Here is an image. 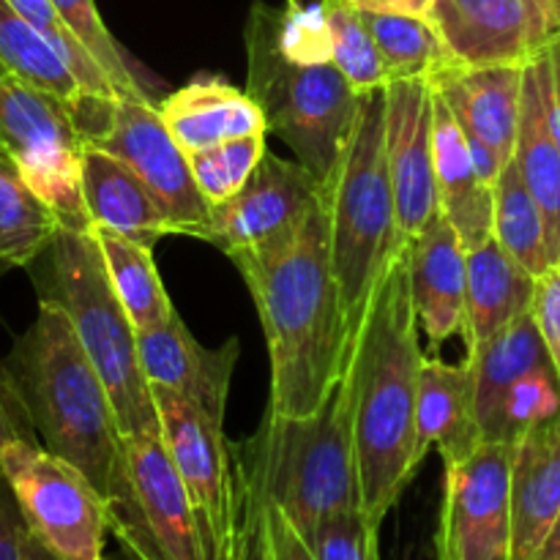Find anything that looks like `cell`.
Returning <instances> with one entry per match:
<instances>
[{
  "mask_svg": "<svg viewBox=\"0 0 560 560\" xmlns=\"http://www.w3.org/2000/svg\"><path fill=\"white\" fill-rule=\"evenodd\" d=\"M60 228L58 213L0 142V257L11 268H27L52 244Z\"/></svg>",
  "mask_w": 560,
  "mask_h": 560,
  "instance_id": "cell-29",
  "label": "cell"
},
{
  "mask_svg": "<svg viewBox=\"0 0 560 560\" xmlns=\"http://www.w3.org/2000/svg\"><path fill=\"white\" fill-rule=\"evenodd\" d=\"M27 530L58 560H104L102 492L42 441H14L0 457Z\"/></svg>",
  "mask_w": 560,
  "mask_h": 560,
  "instance_id": "cell-11",
  "label": "cell"
},
{
  "mask_svg": "<svg viewBox=\"0 0 560 560\" xmlns=\"http://www.w3.org/2000/svg\"><path fill=\"white\" fill-rule=\"evenodd\" d=\"M230 260L244 277L271 359L268 410L315 413L348 361V320L331 266L326 197L288 241L241 252Z\"/></svg>",
  "mask_w": 560,
  "mask_h": 560,
  "instance_id": "cell-1",
  "label": "cell"
},
{
  "mask_svg": "<svg viewBox=\"0 0 560 560\" xmlns=\"http://www.w3.org/2000/svg\"><path fill=\"white\" fill-rule=\"evenodd\" d=\"M485 443L476 419L474 370L468 361L446 364L435 355H424L416 402V459L438 448L443 465L470 457Z\"/></svg>",
  "mask_w": 560,
  "mask_h": 560,
  "instance_id": "cell-20",
  "label": "cell"
},
{
  "mask_svg": "<svg viewBox=\"0 0 560 560\" xmlns=\"http://www.w3.org/2000/svg\"><path fill=\"white\" fill-rule=\"evenodd\" d=\"M465 361L474 370L476 419H479L481 438L485 443H498L501 410L509 392L514 388V383L523 381L534 370L552 366L550 353H547L539 328L528 312L517 323L503 328L474 355H465Z\"/></svg>",
  "mask_w": 560,
  "mask_h": 560,
  "instance_id": "cell-28",
  "label": "cell"
},
{
  "mask_svg": "<svg viewBox=\"0 0 560 560\" xmlns=\"http://www.w3.org/2000/svg\"><path fill=\"white\" fill-rule=\"evenodd\" d=\"M0 63L63 102L85 131V140L98 135L107 124L113 102H93L11 0H0Z\"/></svg>",
  "mask_w": 560,
  "mask_h": 560,
  "instance_id": "cell-27",
  "label": "cell"
},
{
  "mask_svg": "<svg viewBox=\"0 0 560 560\" xmlns=\"http://www.w3.org/2000/svg\"><path fill=\"white\" fill-rule=\"evenodd\" d=\"M536 277L520 266L495 238L468 252V293H465V353L474 355L492 337L525 317L534 306Z\"/></svg>",
  "mask_w": 560,
  "mask_h": 560,
  "instance_id": "cell-24",
  "label": "cell"
},
{
  "mask_svg": "<svg viewBox=\"0 0 560 560\" xmlns=\"http://www.w3.org/2000/svg\"><path fill=\"white\" fill-rule=\"evenodd\" d=\"M410 295L416 317L432 350L457 337L465 323V293H468V249L457 230L441 217L421 230L405 246Z\"/></svg>",
  "mask_w": 560,
  "mask_h": 560,
  "instance_id": "cell-18",
  "label": "cell"
},
{
  "mask_svg": "<svg viewBox=\"0 0 560 560\" xmlns=\"http://www.w3.org/2000/svg\"><path fill=\"white\" fill-rule=\"evenodd\" d=\"M233 454L241 501L277 506L304 541L331 514L361 509L348 370L315 413L266 410L255 435Z\"/></svg>",
  "mask_w": 560,
  "mask_h": 560,
  "instance_id": "cell-4",
  "label": "cell"
},
{
  "mask_svg": "<svg viewBox=\"0 0 560 560\" xmlns=\"http://www.w3.org/2000/svg\"><path fill=\"white\" fill-rule=\"evenodd\" d=\"M320 9L334 66L348 77L361 96L383 91L388 85V71L366 25L364 11L350 0H320Z\"/></svg>",
  "mask_w": 560,
  "mask_h": 560,
  "instance_id": "cell-33",
  "label": "cell"
},
{
  "mask_svg": "<svg viewBox=\"0 0 560 560\" xmlns=\"http://www.w3.org/2000/svg\"><path fill=\"white\" fill-rule=\"evenodd\" d=\"M361 11H383V14H416L427 16L435 0H350Z\"/></svg>",
  "mask_w": 560,
  "mask_h": 560,
  "instance_id": "cell-43",
  "label": "cell"
},
{
  "mask_svg": "<svg viewBox=\"0 0 560 560\" xmlns=\"http://www.w3.org/2000/svg\"><path fill=\"white\" fill-rule=\"evenodd\" d=\"M383 131L397 224L405 246L441 217L435 180V88L427 77L383 88Z\"/></svg>",
  "mask_w": 560,
  "mask_h": 560,
  "instance_id": "cell-16",
  "label": "cell"
},
{
  "mask_svg": "<svg viewBox=\"0 0 560 560\" xmlns=\"http://www.w3.org/2000/svg\"><path fill=\"white\" fill-rule=\"evenodd\" d=\"M381 525L366 517L364 509L331 514L306 539L317 560H381L377 552Z\"/></svg>",
  "mask_w": 560,
  "mask_h": 560,
  "instance_id": "cell-38",
  "label": "cell"
},
{
  "mask_svg": "<svg viewBox=\"0 0 560 560\" xmlns=\"http://www.w3.org/2000/svg\"><path fill=\"white\" fill-rule=\"evenodd\" d=\"M383 91L361 96L359 118L326 191L331 266L342 295L348 339L355 337L383 277L405 252L397 224L383 131ZM350 345V342H348Z\"/></svg>",
  "mask_w": 560,
  "mask_h": 560,
  "instance_id": "cell-7",
  "label": "cell"
},
{
  "mask_svg": "<svg viewBox=\"0 0 560 560\" xmlns=\"http://www.w3.org/2000/svg\"><path fill=\"white\" fill-rule=\"evenodd\" d=\"M323 197V184L304 164L266 153L244 189L211 208L208 244L233 257L293 238Z\"/></svg>",
  "mask_w": 560,
  "mask_h": 560,
  "instance_id": "cell-15",
  "label": "cell"
},
{
  "mask_svg": "<svg viewBox=\"0 0 560 560\" xmlns=\"http://www.w3.org/2000/svg\"><path fill=\"white\" fill-rule=\"evenodd\" d=\"M536 328L541 334L552 366L560 377V266H552L541 277H536L534 306H530Z\"/></svg>",
  "mask_w": 560,
  "mask_h": 560,
  "instance_id": "cell-39",
  "label": "cell"
},
{
  "mask_svg": "<svg viewBox=\"0 0 560 560\" xmlns=\"http://www.w3.org/2000/svg\"><path fill=\"white\" fill-rule=\"evenodd\" d=\"M9 271H11V266L3 260V257H0V277H3V273H9Z\"/></svg>",
  "mask_w": 560,
  "mask_h": 560,
  "instance_id": "cell-47",
  "label": "cell"
},
{
  "mask_svg": "<svg viewBox=\"0 0 560 560\" xmlns=\"http://www.w3.org/2000/svg\"><path fill=\"white\" fill-rule=\"evenodd\" d=\"M159 113L186 153L206 151L235 137L268 135L260 104L224 77L197 74L162 98Z\"/></svg>",
  "mask_w": 560,
  "mask_h": 560,
  "instance_id": "cell-21",
  "label": "cell"
},
{
  "mask_svg": "<svg viewBox=\"0 0 560 560\" xmlns=\"http://www.w3.org/2000/svg\"><path fill=\"white\" fill-rule=\"evenodd\" d=\"M27 525L20 512L14 490L0 468V560H25Z\"/></svg>",
  "mask_w": 560,
  "mask_h": 560,
  "instance_id": "cell-41",
  "label": "cell"
},
{
  "mask_svg": "<svg viewBox=\"0 0 560 560\" xmlns=\"http://www.w3.org/2000/svg\"><path fill=\"white\" fill-rule=\"evenodd\" d=\"M244 38L246 91L268 131L326 186L353 135L361 93L334 66L320 3H255Z\"/></svg>",
  "mask_w": 560,
  "mask_h": 560,
  "instance_id": "cell-3",
  "label": "cell"
},
{
  "mask_svg": "<svg viewBox=\"0 0 560 560\" xmlns=\"http://www.w3.org/2000/svg\"><path fill=\"white\" fill-rule=\"evenodd\" d=\"M427 16L463 66H528L560 42V0H435Z\"/></svg>",
  "mask_w": 560,
  "mask_h": 560,
  "instance_id": "cell-14",
  "label": "cell"
},
{
  "mask_svg": "<svg viewBox=\"0 0 560 560\" xmlns=\"http://www.w3.org/2000/svg\"><path fill=\"white\" fill-rule=\"evenodd\" d=\"M25 560H58V558H55L52 552H49L47 547L42 545V541H36L31 534H27V541H25Z\"/></svg>",
  "mask_w": 560,
  "mask_h": 560,
  "instance_id": "cell-46",
  "label": "cell"
},
{
  "mask_svg": "<svg viewBox=\"0 0 560 560\" xmlns=\"http://www.w3.org/2000/svg\"><path fill=\"white\" fill-rule=\"evenodd\" d=\"M550 49L525 66L523 109L514 145V164L541 208L552 266H560V145L547 118Z\"/></svg>",
  "mask_w": 560,
  "mask_h": 560,
  "instance_id": "cell-25",
  "label": "cell"
},
{
  "mask_svg": "<svg viewBox=\"0 0 560 560\" xmlns=\"http://www.w3.org/2000/svg\"><path fill=\"white\" fill-rule=\"evenodd\" d=\"M560 410V377L556 366H541L514 383L501 410L498 443H514L530 427L552 419Z\"/></svg>",
  "mask_w": 560,
  "mask_h": 560,
  "instance_id": "cell-37",
  "label": "cell"
},
{
  "mask_svg": "<svg viewBox=\"0 0 560 560\" xmlns=\"http://www.w3.org/2000/svg\"><path fill=\"white\" fill-rule=\"evenodd\" d=\"M85 142L115 153L140 175L175 235L208 241L211 202L202 197L191 173L189 153L170 135L159 104L118 96L109 107L104 129Z\"/></svg>",
  "mask_w": 560,
  "mask_h": 560,
  "instance_id": "cell-12",
  "label": "cell"
},
{
  "mask_svg": "<svg viewBox=\"0 0 560 560\" xmlns=\"http://www.w3.org/2000/svg\"><path fill=\"white\" fill-rule=\"evenodd\" d=\"M52 3L66 20V25L74 31V36L85 44L88 52L102 66L104 74L109 77V82L118 91V96L148 98V102H153L151 88L140 80L137 66L131 63L129 55L120 49L113 33L107 31L93 0H52Z\"/></svg>",
  "mask_w": 560,
  "mask_h": 560,
  "instance_id": "cell-35",
  "label": "cell"
},
{
  "mask_svg": "<svg viewBox=\"0 0 560 560\" xmlns=\"http://www.w3.org/2000/svg\"><path fill=\"white\" fill-rule=\"evenodd\" d=\"M262 506H266L268 560H317L304 536L290 525V520L277 506H271V503H262Z\"/></svg>",
  "mask_w": 560,
  "mask_h": 560,
  "instance_id": "cell-42",
  "label": "cell"
},
{
  "mask_svg": "<svg viewBox=\"0 0 560 560\" xmlns=\"http://www.w3.org/2000/svg\"><path fill=\"white\" fill-rule=\"evenodd\" d=\"M514 560H530L560 514V410L512 443Z\"/></svg>",
  "mask_w": 560,
  "mask_h": 560,
  "instance_id": "cell-23",
  "label": "cell"
},
{
  "mask_svg": "<svg viewBox=\"0 0 560 560\" xmlns=\"http://www.w3.org/2000/svg\"><path fill=\"white\" fill-rule=\"evenodd\" d=\"M525 66L452 63L432 77V88L446 102L465 137L485 140L498 156L514 159L523 109Z\"/></svg>",
  "mask_w": 560,
  "mask_h": 560,
  "instance_id": "cell-19",
  "label": "cell"
},
{
  "mask_svg": "<svg viewBox=\"0 0 560 560\" xmlns=\"http://www.w3.org/2000/svg\"><path fill=\"white\" fill-rule=\"evenodd\" d=\"M419 334L402 252L370 301L345 361L353 397L361 509L375 525H383L419 470L416 402L424 361Z\"/></svg>",
  "mask_w": 560,
  "mask_h": 560,
  "instance_id": "cell-2",
  "label": "cell"
},
{
  "mask_svg": "<svg viewBox=\"0 0 560 560\" xmlns=\"http://www.w3.org/2000/svg\"><path fill=\"white\" fill-rule=\"evenodd\" d=\"M11 3L20 9V14L36 27L38 36L49 44L55 55L60 58V63L69 69V74L74 77L77 85L93 98V102H115L118 91L109 82V77L104 74L102 66L96 63L91 52L85 49V44L74 36L66 20L60 16V11L55 9L52 0H11Z\"/></svg>",
  "mask_w": 560,
  "mask_h": 560,
  "instance_id": "cell-34",
  "label": "cell"
},
{
  "mask_svg": "<svg viewBox=\"0 0 560 560\" xmlns=\"http://www.w3.org/2000/svg\"><path fill=\"white\" fill-rule=\"evenodd\" d=\"M14 441H38V435L14 375L5 359H0V457Z\"/></svg>",
  "mask_w": 560,
  "mask_h": 560,
  "instance_id": "cell-40",
  "label": "cell"
},
{
  "mask_svg": "<svg viewBox=\"0 0 560 560\" xmlns=\"http://www.w3.org/2000/svg\"><path fill=\"white\" fill-rule=\"evenodd\" d=\"M492 238L534 277H541L552 268L545 217L514 159L492 184Z\"/></svg>",
  "mask_w": 560,
  "mask_h": 560,
  "instance_id": "cell-31",
  "label": "cell"
},
{
  "mask_svg": "<svg viewBox=\"0 0 560 560\" xmlns=\"http://www.w3.org/2000/svg\"><path fill=\"white\" fill-rule=\"evenodd\" d=\"M151 388L159 410V432L195 506L206 556L208 560H235L244 514L233 443L224 438V424L170 388Z\"/></svg>",
  "mask_w": 560,
  "mask_h": 560,
  "instance_id": "cell-10",
  "label": "cell"
},
{
  "mask_svg": "<svg viewBox=\"0 0 560 560\" xmlns=\"http://www.w3.org/2000/svg\"><path fill=\"white\" fill-rule=\"evenodd\" d=\"M547 118L560 145V58L550 47V80H547Z\"/></svg>",
  "mask_w": 560,
  "mask_h": 560,
  "instance_id": "cell-44",
  "label": "cell"
},
{
  "mask_svg": "<svg viewBox=\"0 0 560 560\" xmlns=\"http://www.w3.org/2000/svg\"><path fill=\"white\" fill-rule=\"evenodd\" d=\"M435 180L441 213L457 235L465 249H476L492 238V186L481 180L470 159L468 140L435 93Z\"/></svg>",
  "mask_w": 560,
  "mask_h": 560,
  "instance_id": "cell-26",
  "label": "cell"
},
{
  "mask_svg": "<svg viewBox=\"0 0 560 560\" xmlns=\"http://www.w3.org/2000/svg\"><path fill=\"white\" fill-rule=\"evenodd\" d=\"M93 235H96V244L102 249L109 282H113L115 293H118L124 310L129 312L137 331L167 323L175 315V306L156 271L153 249L104 228H93Z\"/></svg>",
  "mask_w": 560,
  "mask_h": 560,
  "instance_id": "cell-30",
  "label": "cell"
},
{
  "mask_svg": "<svg viewBox=\"0 0 560 560\" xmlns=\"http://www.w3.org/2000/svg\"><path fill=\"white\" fill-rule=\"evenodd\" d=\"M142 372L148 383L180 394L195 408L224 424L230 386L241 359L238 337H230L217 350L202 348L175 312L167 323L137 331Z\"/></svg>",
  "mask_w": 560,
  "mask_h": 560,
  "instance_id": "cell-17",
  "label": "cell"
},
{
  "mask_svg": "<svg viewBox=\"0 0 560 560\" xmlns=\"http://www.w3.org/2000/svg\"><path fill=\"white\" fill-rule=\"evenodd\" d=\"M364 20L381 49L388 82L416 80V77L432 80L438 71L457 63L430 16L364 11Z\"/></svg>",
  "mask_w": 560,
  "mask_h": 560,
  "instance_id": "cell-32",
  "label": "cell"
},
{
  "mask_svg": "<svg viewBox=\"0 0 560 560\" xmlns=\"http://www.w3.org/2000/svg\"><path fill=\"white\" fill-rule=\"evenodd\" d=\"M552 49H556V55H558V58H560V42L552 44Z\"/></svg>",
  "mask_w": 560,
  "mask_h": 560,
  "instance_id": "cell-48",
  "label": "cell"
},
{
  "mask_svg": "<svg viewBox=\"0 0 560 560\" xmlns=\"http://www.w3.org/2000/svg\"><path fill=\"white\" fill-rule=\"evenodd\" d=\"M0 142L16 159L33 189L52 206L60 224L91 230L82 200L80 162L85 131L74 113L0 63Z\"/></svg>",
  "mask_w": 560,
  "mask_h": 560,
  "instance_id": "cell-9",
  "label": "cell"
},
{
  "mask_svg": "<svg viewBox=\"0 0 560 560\" xmlns=\"http://www.w3.org/2000/svg\"><path fill=\"white\" fill-rule=\"evenodd\" d=\"M438 560H514L512 443L446 465Z\"/></svg>",
  "mask_w": 560,
  "mask_h": 560,
  "instance_id": "cell-13",
  "label": "cell"
},
{
  "mask_svg": "<svg viewBox=\"0 0 560 560\" xmlns=\"http://www.w3.org/2000/svg\"><path fill=\"white\" fill-rule=\"evenodd\" d=\"M27 271L38 301L63 310L74 326L77 339L107 386L120 435L159 432V410L142 372L137 328L109 282L93 228H60Z\"/></svg>",
  "mask_w": 560,
  "mask_h": 560,
  "instance_id": "cell-6",
  "label": "cell"
},
{
  "mask_svg": "<svg viewBox=\"0 0 560 560\" xmlns=\"http://www.w3.org/2000/svg\"><path fill=\"white\" fill-rule=\"evenodd\" d=\"M530 560H560V514L550 534H547V539L541 541V547L530 556Z\"/></svg>",
  "mask_w": 560,
  "mask_h": 560,
  "instance_id": "cell-45",
  "label": "cell"
},
{
  "mask_svg": "<svg viewBox=\"0 0 560 560\" xmlns=\"http://www.w3.org/2000/svg\"><path fill=\"white\" fill-rule=\"evenodd\" d=\"M80 180L82 200H85L93 228L113 230L148 249H153L167 235H175L140 175L129 164L120 162L115 153L85 142Z\"/></svg>",
  "mask_w": 560,
  "mask_h": 560,
  "instance_id": "cell-22",
  "label": "cell"
},
{
  "mask_svg": "<svg viewBox=\"0 0 560 560\" xmlns=\"http://www.w3.org/2000/svg\"><path fill=\"white\" fill-rule=\"evenodd\" d=\"M266 153V135H246L219 142L206 151L189 153V164L202 197L213 208L244 189V184L252 178Z\"/></svg>",
  "mask_w": 560,
  "mask_h": 560,
  "instance_id": "cell-36",
  "label": "cell"
},
{
  "mask_svg": "<svg viewBox=\"0 0 560 560\" xmlns=\"http://www.w3.org/2000/svg\"><path fill=\"white\" fill-rule=\"evenodd\" d=\"M107 525L129 560H208L200 523L162 432L120 438Z\"/></svg>",
  "mask_w": 560,
  "mask_h": 560,
  "instance_id": "cell-8",
  "label": "cell"
},
{
  "mask_svg": "<svg viewBox=\"0 0 560 560\" xmlns=\"http://www.w3.org/2000/svg\"><path fill=\"white\" fill-rule=\"evenodd\" d=\"M44 448L107 492L120 454V427L107 386L63 310L38 301L36 320L5 355Z\"/></svg>",
  "mask_w": 560,
  "mask_h": 560,
  "instance_id": "cell-5",
  "label": "cell"
}]
</instances>
